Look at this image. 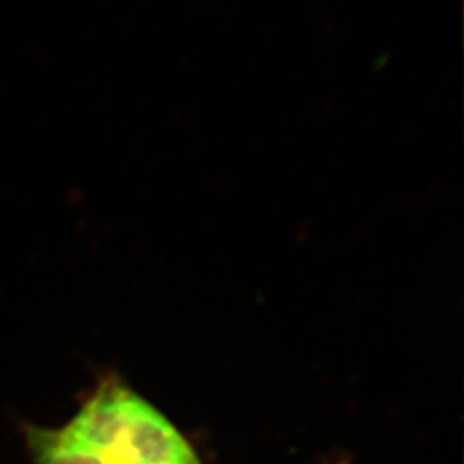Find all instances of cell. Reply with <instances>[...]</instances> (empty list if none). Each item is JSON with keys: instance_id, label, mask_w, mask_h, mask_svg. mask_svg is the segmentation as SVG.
I'll list each match as a JSON object with an SVG mask.
<instances>
[{"instance_id": "cell-1", "label": "cell", "mask_w": 464, "mask_h": 464, "mask_svg": "<svg viewBox=\"0 0 464 464\" xmlns=\"http://www.w3.org/2000/svg\"><path fill=\"white\" fill-rule=\"evenodd\" d=\"M66 427L107 464H199L167 416L116 379L103 382Z\"/></svg>"}, {"instance_id": "cell-2", "label": "cell", "mask_w": 464, "mask_h": 464, "mask_svg": "<svg viewBox=\"0 0 464 464\" xmlns=\"http://www.w3.org/2000/svg\"><path fill=\"white\" fill-rule=\"evenodd\" d=\"M26 437L34 464H107L66 425L61 429L28 427Z\"/></svg>"}]
</instances>
